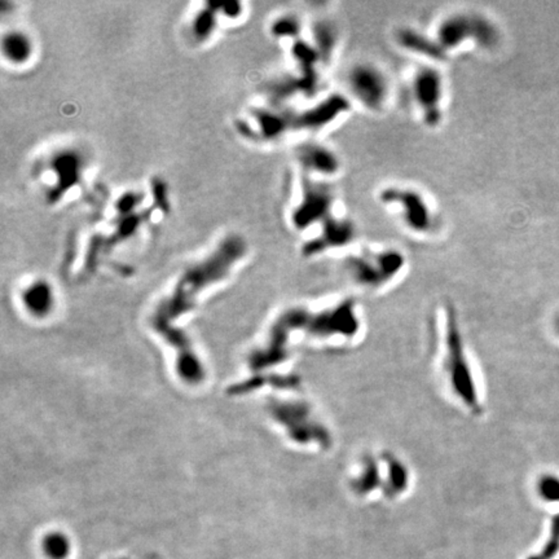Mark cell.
I'll return each instance as SVG.
<instances>
[{
  "label": "cell",
  "instance_id": "obj_1",
  "mask_svg": "<svg viewBox=\"0 0 559 559\" xmlns=\"http://www.w3.org/2000/svg\"><path fill=\"white\" fill-rule=\"evenodd\" d=\"M245 252L246 243L243 237L231 234L206 259L186 270L177 282L172 295L159 306L154 315V327L159 333L166 336L171 329L170 323L193 307L197 295L202 289L227 277L233 266L243 258Z\"/></svg>",
  "mask_w": 559,
  "mask_h": 559
},
{
  "label": "cell",
  "instance_id": "obj_2",
  "mask_svg": "<svg viewBox=\"0 0 559 559\" xmlns=\"http://www.w3.org/2000/svg\"><path fill=\"white\" fill-rule=\"evenodd\" d=\"M346 86L360 105L373 112L381 111L390 97V81L387 75L372 63L351 66L347 72Z\"/></svg>",
  "mask_w": 559,
  "mask_h": 559
},
{
  "label": "cell",
  "instance_id": "obj_3",
  "mask_svg": "<svg viewBox=\"0 0 559 559\" xmlns=\"http://www.w3.org/2000/svg\"><path fill=\"white\" fill-rule=\"evenodd\" d=\"M447 357L443 359V375L446 378L449 387L453 390L455 395H458L461 400L466 403L470 410H478V391H476V383L473 381V374L469 369L465 360V355L462 353V346L458 336V330L455 326L448 327Z\"/></svg>",
  "mask_w": 559,
  "mask_h": 559
},
{
  "label": "cell",
  "instance_id": "obj_4",
  "mask_svg": "<svg viewBox=\"0 0 559 559\" xmlns=\"http://www.w3.org/2000/svg\"><path fill=\"white\" fill-rule=\"evenodd\" d=\"M403 259L395 252H369L356 257L348 263V273L356 284L365 288H381L396 275Z\"/></svg>",
  "mask_w": 559,
  "mask_h": 559
},
{
  "label": "cell",
  "instance_id": "obj_5",
  "mask_svg": "<svg viewBox=\"0 0 559 559\" xmlns=\"http://www.w3.org/2000/svg\"><path fill=\"white\" fill-rule=\"evenodd\" d=\"M412 95L422 115L429 121H438L443 99V82L438 72L432 69L417 72L412 82Z\"/></svg>",
  "mask_w": 559,
  "mask_h": 559
},
{
  "label": "cell",
  "instance_id": "obj_6",
  "mask_svg": "<svg viewBox=\"0 0 559 559\" xmlns=\"http://www.w3.org/2000/svg\"><path fill=\"white\" fill-rule=\"evenodd\" d=\"M394 197H389V200L395 202L399 207L403 222H405L407 227L416 232H428L431 223V214L426 201L423 196L410 189H394L391 193Z\"/></svg>",
  "mask_w": 559,
  "mask_h": 559
},
{
  "label": "cell",
  "instance_id": "obj_7",
  "mask_svg": "<svg viewBox=\"0 0 559 559\" xmlns=\"http://www.w3.org/2000/svg\"><path fill=\"white\" fill-rule=\"evenodd\" d=\"M299 159L309 171L323 177L334 175L339 170V162L333 150L327 149L323 144H311L299 153Z\"/></svg>",
  "mask_w": 559,
  "mask_h": 559
},
{
  "label": "cell",
  "instance_id": "obj_8",
  "mask_svg": "<svg viewBox=\"0 0 559 559\" xmlns=\"http://www.w3.org/2000/svg\"><path fill=\"white\" fill-rule=\"evenodd\" d=\"M1 49L12 64H24L33 54V43L22 31L12 30L3 37Z\"/></svg>",
  "mask_w": 559,
  "mask_h": 559
},
{
  "label": "cell",
  "instance_id": "obj_9",
  "mask_svg": "<svg viewBox=\"0 0 559 559\" xmlns=\"http://www.w3.org/2000/svg\"><path fill=\"white\" fill-rule=\"evenodd\" d=\"M24 298L33 314L44 315L52 305V290L46 282H37L26 290Z\"/></svg>",
  "mask_w": 559,
  "mask_h": 559
},
{
  "label": "cell",
  "instance_id": "obj_10",
  "mask_svg": "<svg viewBox=\"0 0 559 559\" xmlns=\"http://www.w3.org/2000/svg\"><path fill=\"white\" fill-rule=\"evenodd\" d=\"M541 499L549 503L559 501V479L554 476H545L537 483Z\"/></svg>",
  "mask_w": 559,
  "mask_h": 559
},
{
  "label": "cell",
  "instance_id": "obj_11",
  "mask_svg": "<svg viewBox=\"0 0 559 559\" xmlns=\"http://www.w3.org/2000/svg\"><path fill=\"white\" fill-rule=\"evenodd\" d=\"M559 550V514H557L551 523V531L548 544L535 559H550L557 554Z\"/></svg>",
  "mask_w": 559,
  "mask_h": 559
},
{
  "label": "cell",
  "instance_id": "obj_12",
  "mask_svg": "<svg viewBox=\"0 0 559 559\" xmlns=\"http://www.w3.org/2000/svg\"><path fill=\"white\" fill-rule=\"evenodd\" d=\"M209 10H207V13L198 17V21L196 19V22H195V33L200 37H206L213 29L214 22H213V17Z\"/></svg>",
  "mask_w": 559,
  "mask_h": 559
},
{
  "label": "cell",
  "instance_id": "obj_13",
  "mask_svg": "<svg viewBox=\"0 0 559 559\" xmlns=\"http://www.w3.org/2000/svg\"><path fill=\"white\" fill-rule=\"evenodd\" d=\"M556 330L559 334V317H557V320H556Z\"/></svg>",
  "mask_w": 559,
  "mask_h": 559
}]
</instances>
